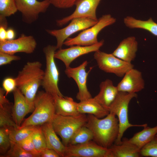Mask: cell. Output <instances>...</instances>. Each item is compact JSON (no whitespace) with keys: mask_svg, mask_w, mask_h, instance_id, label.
Segmentation results:
<instances>
[{"mask_svg":"<svg viewBox=\"0 0 157 157\" xmlns=\"http://www.w3.org/2000/svg\"><path fill=\"white\" fill-rule=\"evenodd\" d=\"M20 56L0 52V66H2L10 64L13 61L21 59Z\"/></svg>","mask_w":157,"mask_h":157,"instance_id":"37","label":"cell"},{"mask_svg":"<svg viewBox=\"0 0 157 157\" xmlns=\"http://www.w3.org/2000/svg\"><path fill=\"white\" fill-rule=\"evenodd\" d=\"M77 0H49L51 4L59 8H70L74 5Z\"/></svg>","mask_w":157,"mask_h":157,"instance_id":"35","label":"cell"},{"mask_svg":"<svg viewBox=\"0 0 157 157\" xmlns=\"http://www.w3.org/2000/svg\"><path fill=\"white\" fill-rule=\"evenodd\" d=\"M31 137L35 148L40 154L47 148L46 139L41 126H38L31 135Z\"/></svg>","mask_w":157,"mask_h":157,"instance_id":"29","label":"cell"},{"mask_svg":"<svg viewBox=\"0 0 157 157\" xmlns=\"http://www.w3.org/2000/svg\"><path fill=\"white\" fill-rule=\"evenodd\" d=\"M13 105L10 101L0 105V128L18 129L12 116Z\"/></svg>","mask_w":157,"mask_h":157,"instance_id":"26","label":"cell"},{"mask_svg":"<svg viewBox=\"0 0 157 157\" xmlns=\"http://www.w3.org/2000/svg\"><path fill=\"white\" fill-rule=\"evenodd\" d=\"M138 49V43L134 36H130L121 41L112 53L125 62L131 63L135 58Z\"/></svg>","mask_w":157,"mask_h":157,"instance_id":"18","label":"cell"},{"mask_svg":"<svg viewBox=\"0 0 157 157\" xmlns=\"http://www.w3.org/2000/svg\"><path fill=\"white\" fill-rule=\"evenodd\" d=\"M101 0H77L75 3L76 9L70 15L56 20V25L61 26L73 19L85 17L97 21L96 11Z\"/></svg>","mask_w":157,"mask_h":157,"instance_id":"14","label":"cell"},{"mask_svg":"<svg viewBox=\"0 0 157 157\" xmlns=\"http://www.w3.org/2000/svg\"><path fill=\"white\" fill-rule=\"evenodd\" d=\"M111 157H140V149L130 142L129 139L122 138L119 144H113L109 148Z\"/></svg>","mask_w":157,"mask_h":157,"instance_id":"22","label":"cell"},{"mask_svg":"<svg viewBox=\"0 0 157 157\" xmlns=\"http://www.w3.org/2000/svg\"><path fill=\"white\" fill-rule=\"evenodd\" d=\"M64 157H111L109 148L101 147L94 141L66 147Z\"/></svg>","mask_w":157,"mask_h":157,"instance_id":"10","label":"cell"},{"mask_svg":"<svg viewBox=\"0 0 157 157\" xmlns=\"http://www.w3.org/2000/svg\"><path fill=\"white\" fill-rule=\"evenodd\" d=\"M100 91L94 98L108 110V108L116 98L119 91L112 81L106 79L99 85Z\"/></svg>","mask_w":157,"mask_h":157,"instance_id":"19","label":"cell"},{"mask_svg":"<svg viewBox=\"0 0 157 157\" xmlns=\"http://www.w3.org/2000/svg\"><path fill=\"white\" fill-rule=\"evenodd\" d=\"M34 110L32 114L26 119L18 128L32 126H41L51 122L56 114L54 97L45 91H39L34 101Z\"/></svg>","mask_w":157,"mask_h":157,"instance_id":"3","label":"cell"},{"mask_svg":"<svg viewBox=\"0 0 157 157\" xmlns=\"http://www.w3.org/2000/svg\"><path fill=\"white\" fill-rule=\"evenodd\" d=\"M85 126L92 132L93 141L106 148H110L113 144L119 134V120L112 113H109L103 118L88 114Z\"/></svg>","mask_w":157,"mask_h":157,"instance_id":"1","label":"cell"},{"mask_svg":"<svg viewBox=\"0 0 157 157\" xmlns=\"http://www.w3.org/2000/svg\"><path fill=\"white\" fill-rule=\"evenodd\" d=\"M10 129L5 127L0 128V157L5 154L10 147Z\"/></svg>","mask_w":157,"mask_h":157,"instance_id":"32","label":"cell"},{"mask_svg":"<svg viewBox=\"0 0 157 157\" xmlns=\"http://www.w3.org/2000/svg\"><path fill=\"white\" fill-rule=\"evenodd\" d=\"M14 98L12 114L13 120L18 129L21 126L24 117L34 109L27 103L26 98L17 87L13 91Z\"/></svg>","mask_w":157,"mask_h":157,"instance_id":"17","label":"cell"},{"mask_svg":"<svg viewBox=\"0 0 157 157\" xmlns=\"http://www.w3.org/2000/svg\"><path fill=\"white\" fill-rule=\"evenodd\" d=\"M37 45L33 36L22 34L17 39L0 41V52L13 55L18 52L31 54L34 52Z\"/></svg>","mask_w":157,"mask_h":157,"instance_id":"12","label":"cell"},{"mask_svg":"<svg viewBox=\"0 0 157 157\" xmlns=\"http://www.w3.org/2000/svg\"><path fill=\"white\" fill-rule=\"evenodd\" d=\"M141 131L135 133L129 141L140 150L151 141L157 134V125L153 127L147 126Z\"/></svg>","mask_w":157,"mask_h":157,"instance_id":"24","label":"cell"},{"mask_svg":"<svg viewBox=\"0 0 157 157\" xmlns=\"http://www.w3.org/2000/svg\"><path fill=\"white\" fill-rule=\"evenodd\" d=\"M156 135L157 136V134Z\"/></svg>","mask_w":157,"mask_h":157,"instance_id":"41","label":"cell"},{"mask_svg":"<svg viewBox=\"0 0 157 157\" xmlns=\"http://www.w3.org/2000/svg\"><path fill=\"white\" fill-rule=\"evenodd\" d=\"M3 88L5 91L6 96L9 93L13 92L16 87L15 78L8 77L4 79L2 83Z\"/></svg>","mask_w":157,"mask_h":157,"instance_id":"36","label":"cell"},{"mask_svg":"<svg viewBox=\"0 0 157 157\" xmlns=\"http://www.w3.org/2000/svg\"><path fill=\"white\" fill-rule=\"evenodd\" d=\"M41 126L45 137L47 148L54 150L60 157H64L66 146L57 136L51 122L44 123Z\"/></svg>","mask_w":157,"mask_h":157,"instance_id":"20","label":"cell"},{"mask_svg":"<svg viewBox=\"0 0 157 157\" xmlns=\"http://www.w3.org/2000/svg\"><path fill=\"white\" fill-rule=\"evenodd\" d=\"M78 109L80 114H92L99 118L105 117L109 113L108 109L92 97L78 103Z\"/></svg>","mask_w":157,"mask_h":157,"instance_id":"23","label":"cell"},{"mask_svg":"<svg viewBox=\"0 0 157 157\" xmlns=\"http://www.w3.org/2000/svg\"><path fill=\"white\" fill-rule=\"evenodd\" d=\"M116 21V19L110 15H103L98 19L95 24L83 30L75 37L68 38L64 42L63 44L67 46H88L96 44L99 42L97 36L100 31L105 27L114 24Z\"/></svg>","mask_w":157,"mask_h":157,"instance_id":"7","label":"cell"},{"mask_svg":"<svg viewBox=\"0 0 157 157\" xmlns=\"http://www.w3.org/2000/svg\"><path fill=\"white\" fill-rule=\"evenodd\" d=\"M17 11L16 0H0V16L9 17Z\"/></svg>","mask_w":157,"mask_h":157,"instance_id":"31","label":"cell"},{"mask_svg":"<svg viewBox=\"0 0 157 157\" xmlns=\"http://www.w3.org/2000/svg\"><path fill=\"white\" fill-rule=\"evenodd\" d=\"M15 36V31L13 29L9 28L7 30L6 39L8 40L14 39Z\"/></svg>","mask_w":157,"mask_h":157,"instance_id":"40","label":"cell"},{"mask_svg":"<svg viewBox=\"0 0 157 157\" xmlns=\"http://www.w3.org/2000/svg\"><path fill=\"white\" fill-rule=\"evenodd\" d=\"M53 97L56 114L64 116H75L80 114L78 109V103L72 97L64 96Z\"/></svg>","mask_w":157,"mask_h":157,"instance_id":"21","label":"cell"},{"mask_svg":"<svg viewBox=\"0 0 157 157\" xmlns=\"http://www.w3.org/2000/svg\"><path fill=\"white\" fill-rule=\"evenodd\" d=\"M7 26L0 25V41H3L7 40L6 32Z\"/></svg>","mask_w":157,"mask_h":157,"instance_id":"39","label":"cell"},{"mask_svg":"<svg viewBox=\"0 0 157 157\" xmlns=\"http://www.w3.org/2000/svg\"><path fill=\"white\" fill-rule=\"evenodd\" d=\"M0 157H37L23 149L17 143L11 142L10 147L4 155Z\"/></svg>","mask_w":157,"mask_h":157,"instance_id":"30","label":"cell"},{"mask_svg":"<svg viewBox=\"0 0 157 157\" xmlns=\"http://www.w3.org/2000/svg\"><path fill=\"white\" fill-rule=\"evenodd\" d=\"M94 57L100 69L119 77H123L127 71L134 68L131 63L124 61L112 53H107L99 50L95 52Z\"/></svg>","mask_w":157,"mask_h":157,"instance_id":"8","label":"cell"},{"mask_svg":"<svg viewBox=\"0 0 157 157\" xmlns=\"http://www.w3.org/2000/svg\"><path fill=\"white\" fill-rule=\"evenodd\" d=\"M142 156L157 157V136L140 150Z\"/></svg>","mask_w":157,"mask_h":157,"instance_id":"33","label":"cell"},{"mask_svg":"<svg viewBox=\"0 0 157 157\" xmlns=\"http://www.w3.org/2000/svg\"><path fill=\"white\" fill-rule=\"evenodd\" d=\"M56 45H48L43 48L46 61V68L42 85L44 91L53 97L64 96L59 88V72L55 60Z\"/></svg>","mask_w":157,"mask_h":157,"instance_id":"5","label":"cell"},{"mask_svg":"<svg viewBox=\"0 0 157 157\" xmlns=\"http://www.w3.org/2000/svg\"><path fill=\"white\" fill-rule=\"evenodd\" d=\"M137 97L136 93L119 92L116 98L108 108L109 113H112L117 116L119 120V130L117 138L115 142L116 144L121 143L124 134L129 128L133 127H144L147 126V124H133L129 121V104L132 99Z\"/></svg>","mask_w":157,"mask_h":157,"instance_id":"4","label":"cell"},{"mask_svg":"<svg viewBox=\"0 0 157 157\" xmlns=\"http://www.w3.org/2000/svg\"><path fill=\"white\" fill-rule=\"evenodd\" d=\"M98 21L87 18H76L72 19L69 24L63 28L54 30L46 29L45 31L49 34L55 37L57 41L56 49H59L62 48L64 42L71 35L91 27L96 24Z\"/></svg>","mask_w":157,"mask_h":157,"instance_id":"9","label":"cell"},{"mask_svg":"<svg viewBox=\"0 0 157 157\" xmlns=\"http://www.w3.org/2000/svg\"><path fill=\"white\" fill-rule=\"evenodd\" d=\"M144 86L141 72L133 68L126 73L117 86L119 92L131 93L141 91Z\"/></svg>","mask_w":157,"mask_h":157,"instance_id":"16","label":"cell"},{"mask_svg":"<svg viewBox=\"0 0 157 157\" xmlns=\"http://www.w3.org/2000/svg\"><path fill=\"white\" fill-rule=\"evenodd\" d=\"M88 63V61L85 60L77 67L72 68L69 67L66 68L65 70V73L67 76L69 78H72L77 85L78 91L76 97L80 101L92 98L86 84L89 73L92 69H90L89 71L86 72V67Z\"/></svg>","mask_w":157,"mask_h":157,"instance_id":"13","label":"cell"},{"mask_svg":"<svg viewBox=\"0 0 157 157\" xmlns=\"http://www.w3.org/2000/svg\"><path fill=\"white\" fill-rule=\"evenodd\" d=\"M104 43V40H102L96 44L90 46L76 45L67 49L62 48L55 52L54 58L62 61L66 68H67L70 67L72 62L78 57L99 50Z\"/></svg>","mask_w":157,"mask_h":157,"instance_id":"15","label":"cell"},{"mask_svg":"<svg viewBox=\"0 0 157 157\" xmlns=\"http://www.w3.org/2000/svg\"><path fill=\"white\" fill-rule=\"evenodd\" d=\"M18 11L20 12L22 20L32 24L38 19L39 15L45 13L51 4L49 0H16Z\"/></svg>","mask_w":157,"mask_h":157,"instance_id":"11","label":"cell"},{"mask_svg":"<svg viewBox=\"0 0 157 157\" xmlns=\"http://www.w3.org/2000/svg\"><path fill=\"white\" fill-rule=\"evenodd\" d=\"M87 121V116L84 114L75 116H64L55 114L51 123L55 132L66 147L75 133L85 125Z\"/></svg>","mask_w":157,"mask_h":157,"instance_id":"6","label":"cell"},{"mask_svg":"<svg viewBox=\"0 0 157 157\" xmlns=\"http://www.w3.org/2000/svg\"><path fill=\"white\" fill-rule=\"evenodd\" d=\"M38 126H28L21 128L10 129L11 142L18 143L31 136Z\"/></svg>","mask_w":157,"mask_h":157,"instance_id":"27","label":"cell"},{"mask_svg":"<svg viewBox=\"0 0 157 157\" xmlns=\"http://www.w3.org/2000/svg\"><path fill=\"white\" fill-rule=\"evenodd\" d=\"M44 71L39 61L27 62L15 78L16 87L25 97L30 106L34 110V101L41 85Z\"/></svg>","mask_w":157,"mask_h":157,"instance_id":"2","label":"cell"},{"mask_svg":"<svg viewBox=\"0 0 157 157\" xmlns=\"http://www.w3.org/2000/svg\"><path fill=\"white\" fill-rule=\"evenodd\" d=\"M124 22L125 25L129 28L143 29L157 36V23L151 17L145 21L128 16L124 18Z\"/></svg>","mask_w":157,"mask_h":157,"instance_id":"25","label":"cell"},{"mask_svg":"<svg viewBox=\"0 0 157 157\" xmlns=\"http://www.w3.org/2000/svg\"><path fill=\"white\" fill-rule=\"evenodd\" d=\"M17 143L26 151L40 157V154L35 149L31 135Z\"/></svg>","mask_w":157,"mask_h":157,"instance_id":"34","label":"cell"},{"mask_svg":"<svg viewBox=\"0 0 157 157\" xmlns=\"http://www.w3.org/2000/svg\"><path fill=\"white\" fill-rule=\"evenodd\" d=\"M59 154L54 150L47 148L41 152L40 157H60Z\"/></svg>","mask_w":157,"mask_h":157,"instance_id":"38","label":"cell"},{"mask_svg":"<svg viewBox=\"0 0 157 157\" xmlns=\"http://www.w3.org/2000/svg\"><path fill=\"white\" fill-rule=\"evenodd\" d=\"M93 139V135L92 132L84 125L80 128L75 133L71 138L68 145L84 143Z\"/></svg>","mask_w":157,"mask_h":157,"instance_id":"28","label":"cell"}]
</instances>
